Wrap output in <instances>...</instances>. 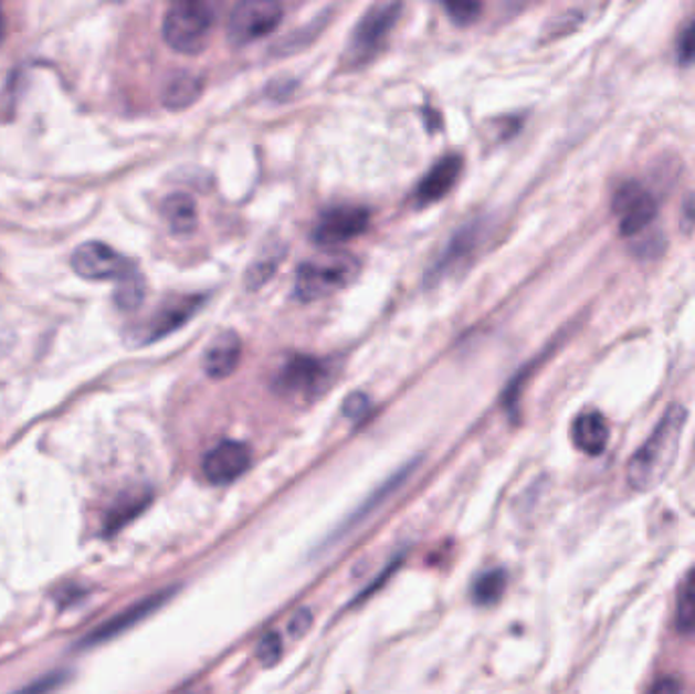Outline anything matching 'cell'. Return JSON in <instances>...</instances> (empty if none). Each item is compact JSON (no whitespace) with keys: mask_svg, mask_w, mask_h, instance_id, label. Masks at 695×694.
<instances>
[{"mask_svg":"<svg viewBox=\"0 0 695 694\" xmlns=\"http://www.w3.org/2000/svg\"><path fill=\"white\" fill-rule=\"evenodd\" d=\"M687 422V410L673 403L667 412L661 416L655 430L646 438L645 444L632 454L626 466V479L634 491H651L657 487L665 476L670 475L671 466L675 464L683 428Z\"/></svg>","mask_w":695,"mask_h":694,"instance_id":"6da1fadb","label":"cell"},{"mask_svg":"<svg viewBox=\"0 0 695 694\" xmlns=\"http://www.w3.org/2000/svg\"><path fill=\"white\" fill-rule=\"evenodd\" d=\"M214 11L206 2H178L164 19L165 43L173 52L196 55L208 45Z\"/></svg>","mask_w":695,"mask_h":694,"instance_id":"7a4b0ae2","label":"cell"},{"mask_svg":"<svg viewBox=\"0 0 695 694\" xmlns=\"http://www.w3.org/2000/svg\"><path fill=\"white\" fill-rule=\"evenodd\" d=\"M360 265L350 255L312 259L297 270L295 294L302 302H316L331 296L355 282Z\"/></svg>","mask_w":695,"mask_h":694,"instance_id":"3957f363","label":"cell"},{"mask_svg":"<svg viewBox=\"0 0 695 694\" xmlns=\"http://www.w3.org/2000/svg\"><path fill=\"white\" fill-rule=\"evenodd\" d=\"M401 9L403 7L399 2H380L362 14L346 52L350 64H367L368 60H372L380 52L399 19Z\"/></svg>","mask_w":695,"mask_h":694,"instance_id":"277c9868","label":"cell"},{"mask_svg":"<svg viewBox=\"0 0 695 694\" xmlns=\"http://www.w3.org/2000/svg\"><path fill=\"white\" fill-rule=\"evenodd\" d=\"M283 9L271 0H244L234 7L228 19V41L236 48L254 43L277 29Z\"/></svg>","mask_w":695,"mask_h":694,"instance_id":"5b68a950","label":"cell"},{"mask_svg":"<svg viewBox=\"0 0 695 694\" xmlns=\"http://www.w3.org/2000/svg\"><path fill=\"white\" fill-rule=\"evenodd\" d=\"M612 212L619 220L622 236H636L657 220L659 204L655 196L641 181H624L612 196Z\"/></svg>","mask_w":695,"mask_h":694,"instance_id":"8992f818","label":"cell"},{"mask_svg":"<svg viewBox=\"0 0 695 694\" xmlns=\"http://www.w3.org/2000/svg\"><path fill=\"white\" fill-rule=\"evenodd\" d=\"M72 270L80 277L92 282H123L133 275L137 267L130 259L104 243H84L77 246L72 255Z\"/></svg>","mask_w":695,"mask_h":694,"instance_id":"52a82bcc","label":"cell"},{"mask_svg":"<svg viewBox=\"0 0 695 694\" xmlns=\"http://www.w3.org/2000/svg\"><path fill=\"white\" fill-rule=\"evenodd\" d=\"M173 589H165V591L152 592L149 597L140 599L137 603L130 604L127 609H123L120 613H116L110 619L102 621L101 625H96L94 630L88 631L80 642L76 643V650H89L102 643H108L116 640L118 635L133 630L135 625H139L140 621L151 618L157 609H161L169 599H171Z\"/></svg>","mask_w":695,"mask_h":694,"instance_id":"ba28073f","label":"cell"},{"mask_svg":"<svg viewBox=\"0 0 695 694\" xmlns=\"http://www.w3.org/2000/svg\"><path fill=\"white\" fill-rule=\"evenodd\" d=\"M329 375L331 371L328 362L316 357L297 355L281 367L275 377V389L289 398H316L328 383Z\"/></svg>","mask_w":695,"mask_h":694,"instance_id":"9c48e42d","label":"cell"},{"mask_svg":"<svg viewBox=\"0 0 695 694\" xmlns=\"http://www.w3.org/2000/svg\"><path fill=\"white\" fill-rule=\"evenodd\" d=\"M368 220L370 214L367 208L352 204L329 208L317 219L314 241L326 246L348 243L367 231Z\"/></svg>","mask_w":695,"mask_h":694,"instance_id":"30bf717a","label":"cell"},{"mask_svg":"<svg viewBox=\"0 0 695 694\" xmlns=\"http://www.w3.org/2000/svg\"><path fill=\"white\" fill-rule=\"evenodd\" d=\"M251 466V451L236 440H224L206 452L202 459V473L212 485H228L241 479Z\"/></svg>","mask_w":695,"mask_h":694,"instance_id":"8fae6325","label":"cell"},{"mask_svg":"<svg viewBox=\"0 0 695 694\" xmlns=\"http://www.w3.org/2000/svg\"><path fill=\"white\" fill-rule=\"evenodd\" d=\"M202 296L173 297L165 302L164 306L140 326L135 340H139L140 345H151L155 340L176 333L198 309L202 308Z\"/></svg>","mask_w":695,"mask_h":694,"instance_id":"7c38bea8","label":"cell"},{"mask_svg":"<svg viewBox=\"0 0 695 694\" xmlns=\"http://www.w3.org/2000/svg\"><path fill=\"white\" fill-rule=\"evenodd\" d=\"M460 174H462V157L455 154L445 155L419 183L415 190V202L419 207L440 202L443 196H447L454 188Z\"/></svg>","mask_w":695,"mask_h":694,"instance_id":"4fadbf2b","label":"cell"},{"mask_svg":"<svg viewBox=\"0 0 695 694\" xmlns=\"http://www.w3.org/2000/svg\"><path fill=\"white\" fill-rule=\"evenodd\" d=\"M242 345L236 333L227 330L215 336L203 353V371L212 379H227L241 362Z\"/></svg>","mask_w":695,"mask_h":694,"instance_id":"5bb4252c","label":"cell"},{"mask_svg":"<svg viewBox=\"0 0 695 694\" xmlns=\"http://www.w3.org/2000/svg\"><path fill=\"white\" fill-rule=\"evenodd\" d=\"M571 440L578 451L598 456L607 451L610 425L600 412H583L571 424Z\"/></svg>","mask_w":695,"mask_h":694,"instance_id":"9a60e30c","label":"cell"},{"mask_svg":"<svg viewBox=\"0 0 695 694\" xmlns=\"http://www.w3.org/2000/svg\"><path fill=\"white\" fill-rule=\"evenodd\" d=\"M151 500V491H147V488H133L128 493H123L104 517V534L113 536L116 532H120L123 527L130 524L137 515L143 514L149 507Z\"/></svg>","mask_w":695,"mask_h":694,"instance_id":"2e32d148","label":"cell"},{"mask_svg":"<svg viewBox=\"0 0 695 694\" xmlns=\"http://www.w3.org/2000/svg\"><path fill=\"white\" fill-rule=\"evenodd\" d=\"M203 91L202 77L191 74V72H178L165 82L161 98L167 108L181 111L188 108L200 98Z\"/></svg>","mask_w":695,"mask_h":694,"instance_id":"e0dca14e","label":"cell"},{"mask_svg":"<svg viewBox=\"0 0 695 694\" xmlns=\"http://www.w3.org/2000/svg\"><path fill=\"white\" fill-rule=\"evenodd\" d=\"M164 219L173 234H191L198 227V207L193 198L188 193H173L169 196L161 207Z\"/></svg>","mask_w":695,"mask_h":694,"instance_id":"ac0fdd59","label":"cell"},{"mask_svg":"<svg viewBox=\"0 0 695 694\" xmlns=\"http://www.w3.org/2000/svg\"><path fill=\"white\" fill-rule=\"evenodd\" d=\"M506 582L508 579H506V572L503 568H493V570L484 572L472 585L474 603L481 604V607L498 603L501 597L505 595Z\"/></svg>","mask_w":695,"mask_h":694,"instance_id":"d6986e66","label":"cell"},{"mask_svg":"<svg viewBox=\"0 0 695 694\" xmlns=\"http://www.w3.org/2000/svg\"><path fill=\"white\" fill-rule=\"evenodd\" d=\"M675 628L680 633H695V568L683 579L675 604Z\"/></svg>","mask_w":695,"mask_h":694,"instance_id":"ffe728a7","label":"cell"},{"mask_svg":"<svg viewBox=\"0 0 695 694\" xmlns=\"http://www.w3.org/2000/svg\"><path fill=\"white\" fill-rule=\"evenodd\" d=\"M145 299V282L140 277L139 271L118 282V287L114 292L116 306L123 309H137Z\"/></svg>","mask_w":695,"mask_h":694,"instance_id":"44dd1931","label":"cell"},{"mask_svg":"<svg viewBox=\"0 0 695 694\" xmlns=\"http://www.w3.org/2000/svg\"><path fill=\"white\" fill-rule=\"evenodd\" d=\"M67 682V672L65 670H55L50 674H43L38 681L27 684L23 688H19L13 694H53L55 691H60Z\"/></svg>","mask_w":695,"mask_h":694,"instance_id":"7402d4cb","label":"cell"},{"mask_svg":"<svg viewBox=\"0 0 695 694\" xmlns=\"http://www.w3.org/2000/svg\"><path fill=\"white\" fill-rule=\"evenodd\" d=\"M675 52H677V62H680V64H695V17L692 21H687V23L683 25L682 31H680Z\"/></svg>","mask_w":695,"mask_h":694,"instance_id":"603a6c76","label":"cell"},{"mask_svg":"<svg viewBox=\"0 0 695 694\" xmlns=\"http://www.w3.org/2000/svg\"><path fill=\"white\" fill-rule=\"evenodd\" d=\"M281 656H283V640L278 633L271 631V633H266L265 638H261V642L256 645V658L265 666L277 664Z\"/></svg>","mask_w":695,"mask_h":694,"instance_id":"cb8c5ba5","label":"cell"},{"mask_svg":"<svg viewBox=\"0 0 695 694\" xmlns=\"http://www.w3.org/2000/svg\"><path fill=\"white\" fill-rule=\"evenodd\" d=\"M445 11L457 25H470L472 21L478 19L482 7L476 2H452V4H445Z\"/></svg>","mask_w":695,"mask_h":694,"instance_id":"d4e9b609","label":"cell"},{"mask_svg":"<svg viewBox=\"0 0 695 694\" xmlns=\"http://www.w3.org/2000/svg\"><path fill=\"white\" fill-rule=\"evenodd\" d=\"M312 623H314V613H312L309 609H299V611L289 619L287 630H289L293 638H302L305 631L312 628Z\"/></svg>","mask_w":695,"mask_h":694,"instance_id":"484cf974","label":"cell"},{"mask_svg":"<svg viewBox=\"0 0 695 694\" xmlns=\"http://www.w3.org/2000/svg\"><path fill=\"white\" fill-rule=\"evenodd\" d=\"M680 224H682V229L685 232H692L695 229V193H689L687 198H685V202H683L682 207V219H680Z\"/></svg>","mask_w":695,"mask_h":694,"instance_id":"4316f807","label":"cell"},{"mask_svg":"<svg viewBox=\"0 0 695 694\" xmlns=\"http://www.w3.org/2000/svg\"><path fill=\"white\" fill-rule=\"evenodd\" d=\"M368 410V399L362 393H355L350 398L346 399L344 403V412L348 413L350 418H358Z\"/></svg>","mask_w":695,"mask_h":694,"instance_id":"83f0119b","label":"cell"},{"mask_svg":"<svg viewBox=\"0 0 695 694\" xmlns=\"http://www.w3.org/2000/svg\"><path fill=\"white\" fill-rule=\"evenodd\" d=\"M646 694H683L682 682L677 681V679L665 676V679L655 682Z\"/></svg>","mask_w":695,"mask_h":694,"instance_id":"f1b7e54d","label":"cell"},{"mask_svg":"<svg viewBox=\"0 0 695 694\" xmlns=\"http://www.w3.org/2000/svg\"><path fill=\"white\" fill-rule=\"evenodd\" d=\"M2 39H4V19H2V13H0V43H2Z\"/></svg>","mask_w":695,"mask_h":694,"instance_id":"f546056e","label":"cell"}]
</instances>
